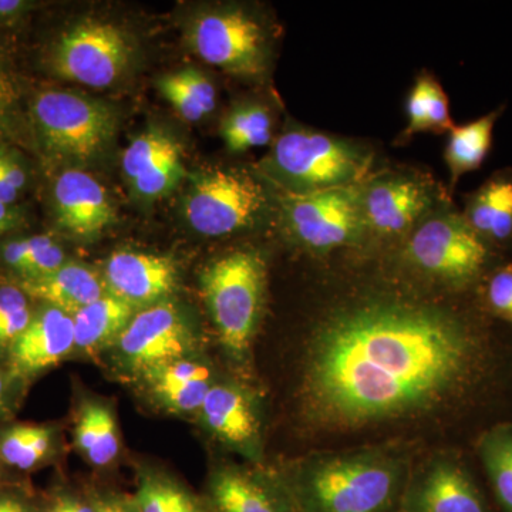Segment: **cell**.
Instances as JSON below:
<instances>
[{
  "instance_id": "cell-2",
  "label": "cell",
  "mask_w": 512,
  "mask_h": 512,
  "mask_svg": "<svg viewBox=\"0 0 512 512\" xmlns=\"http://www.w3.org/2000/svg\"><path fill=\"white\" fill-rule=\"evenodd\" d=\"M281 476L299 512H399L409 480L399 454L376 448L308 458Z\"/></svg>"
},
{
  "instance_id": "cell-36",
  "label": "cell",
  "mask_w": 512,
  "mask_h": 512,
  "mask_svg": "<svg viewBox=\"0 0 512 512\" xmlns=\"http://www.w3.org/2000/svg\"><path fill=\"white\" fill-rule=\"evenodd\" d=\"M164 490L167 512H212L205 500L167 476H164Z\"/></svg>"
},
{
  "instance_id": "cell-17",
  "label": "cell",
  "mask_w": 512,
  "mask_h": 512,
  "mask_svg": "<svg viewBox=\"0 0 512 512\" xmlns=\"http://www.w3.org/2000/svg\"><path fill=\"white\" fill-rule=\"evenodd\" d=\"M131 187L144 198L163 197L185 175L183 148L171 134L150 130L126 148L121 158Z\"/></svg>"
},
{
  "instance_id": "cell-24",
  "label": "cell",
  "mask_w": 512,
  "mask_h": 512,
  "mask_svg": "<svg viewBox=\"0 0 512 512\" xmlns=\"http://www.w3.org/2000/svg\"><path fill=\"white\" fill-rule=\"evenodd\" d=\"M74 444L93 466L113 463L120 451L119 427L113 410L96 400L83 404L74 424Z\"/></svg>"
},
{
  "instance_id": "cell-19",
  "label": "cell",
  "mask_w": 512,
  "mask_h": 512,
  "mask_svg": "<svg viewBox=\"0 0 512 512\" xmlns=\"http://www.w3.org/2000/svg\"><path fill=\"white\" fill-rule=\"evenodd\" d=\"M426 188L412 178L387 177L362 188L366 227L384 235L402 234L430 205Z\"/></svg>"
},
{
  "instance_id": "cell-20",
  "label": "cell",
  "mask_w": 512,
  "mask_h": 512,
  "mask_svg": "<svg viewBox=\"0 0 512 512\" xmlns=\"http://www.w3.org/2000/svg\"><path fill=\"white\" fill-rule=\"evenodd\" d=\"M141 377L158 406L173 414H198L214 384L210 366L192 357L154 367Z\"/></svg>"
},
{
  "instance_id": "cell-31",
  "label": "cell",
  "mask_w": 512,
  "mask_h": 512,
  "mask_svg": "<svg viewBox=\"0 0 512 512\" xmlns=\"http://www.w3.org/2000/svg\"><path fill=\"white\" fill-rule=\"evenodd\" d=\"M434 84L436 82L431 77H420L414 84L407 100V120H409L407 134L430 130L431 94H433Z\"/></svg>"
},
{
  "instance_id": "cell-18",
  "label": "cell",
  "mask_w": 512,
  "mask_h": 512,
  "mask_svg": "<svg viewBox=\"0 0 512 512\" xmlns=\"http://www.w3.org/2000/svg\"><path fill=\"white\" fill-rule=\"evenodd\" d=\"M53 197L59 224L76 237L99 235L116 218L106 188L84 171H63L57 178Z\"/></svg>"
},
{
  "instance_id": "cell-5",
  "label": "cell",
  "mask_w": 512,
  "mask_h": 512,
  "mask_svg": "<svg viewBox=\"0 0 512 512\" xmlns=\"http://www.w3.org/2000/svg\"><path fill=\"white\" fill-rule=\"evenodd\" d=\"M32 113L43 146L70 160L99 156L116 133L109 104L79 93L47 90L36 97Z\"/></svg>"
},
{
  "instance_id": "cell-35",
  "label": "cell",
  "mask_w": 512,
  "mask_h": 512,
  "mask_svg": "<svg viewBox=\"0 0 512 512\" xmlns=\"http://www.w3.org/2000/svg\"><path fill=\"white\" fill-rule=\"evenodd\" d=\"M487 298L498 315L512 322V266L495 272L488 282Z\"/></svg>"
},
{
  "instance_id": "cell-4",
  "label": "cell",
  "mask_w": 512,
  "mask_h": 512,
  "mask_svg": "<svg viewBox=\"0 0 512 512\" xmlns=\"http://www.w3.org/2000/svg\"><path fill=\"white\" fill-rule=\"evenodd\" d=\"M372 157L349 141L308 130H292L276 140L269 173L288 194H315L357 185Z\"/></svg>"
},
{
  "instance_id": "cell-37",
  "label": "cell",
  "mask_w": 512,
  "mask_h": 512,
  "mask_svg": "<svg viewBox=\"0 0 512 512\" xmlns=\"http://www.w3.org/2000/svg\"><path fill=\"white\" fill-rule=\"evenodd\" d=\"M16 99H18V89H16L15 80L0 60V124L8 116Z\"/></svg>"
},
{
  "instance_id": "cell-26",
  "label": "cell",
  "mask_w": 512,
  "mask_h": 512,
  "mask_svg": "<svg viewBox=\"0 0 512 512\" xmlns=\"http://www.w3.org/2000/svg\"><path fill=\"white\" fill-rule=\"evenodd\" d=\"M55 433L40 424H16L0 436V458L18 470H32L53 448Z\"/></svg>"
},
{
  "instance_id": "cell-10",
  "label": "cell",
  "mask_w": 512,
  "mask_h": 512,
  "mask_svg": "<svg viewBox=\"0 0 512 512\" xmlns=\"http://www.w3.org/2000/svg\"><path fill=\"white\" fill-rule=\"evenodd\" d=\"M285 212L292 234L313 251L352 244L366 227L359 185L315 194H286Z\"/></svg>"
},
{
  "instance_id": "cell-7",
  "label": "cell",
  "mask_w": 512,
  "mask_h": 512,
  "mask_svg": "<svg viewBox=\"0 0 512 512\" xmlns=\"http://www.w3.org/2000/svg\"><path fill=\"white\" fill-rule=\"evenodd\" d=\"M261 185L234 170H210L194 175L185 197L188 224L204 237H225L251 227L261 214Z\"/></svg>"
},
{
  "instance_id": "cell-1",
  "label": "cell",
  "mask_w": 512,
  "mask_h": 512,
  "mask_svg": "<svg viewBox=\"0 0 512 512\" xmlns=\"http://www.w3.org/2000/svg\"><path fill=\"white\" fill-rule=\"evenodd\" d=\"M478 345L439 305L367 296L328 313L313 330L301 397L318 429L355 431L436 413L473 377Z\"/></svg>"
},
{
  "instance_id": "cell-42",
  "label": "cell",
  "mask_w": 512,
  "mask_h": 512,
  "mask_svg": "<svg viewBox=\"0 0 512 512\" xmlns=\"http://www.w3.org/2000/svg\"><path fill=\"white\" fill-rule=\"evenodd\" d=\"M64 504H66V511L64 512H96L94 497L84 500V498L64 494Z\"/></svg>"
},
{
  "instance_id": "cell-23",
  "label": "cell",
  "mask_w": 512,
  "mask_h": 512,
  "mask_svg": "<svg viewBox=\"0 0 512 512\" xmlns=\"http://www.w3.org/2000/svg\"><path fill=\"white\" fill-rule=\"evenodd\" d=\"M466 220L484 241L512 238V178L495 177L468 202Z\"/></svg>"
},
{
  "instance_id": "cell-38",
  "label": "cell",
  "mask_w": 512,
  "mask_h": 512,
  "mask_svg": "<svg viewBox=\"0 0 512 512\" xmlns=\"http://www.w3.org/2000/svg\"><path fill=\"white\" fill-rule=\"evenodd\" d=\"M96 512H138L134 497L120 494L96 495Z\"/></svg>"
},
{
  "instance_id": "cell-8",
  "label": "cell",
  "mask_w": 512,
  "mask_h": 512,
  "mask_svg": "<svg viewBox=\"0 0 512 512\" xmlns=\"http://www.w3.org/2000/svg\"><path fill=\"white\" fill-rule=\"evenodd\" d=\"M407 255L424 274L446 284L466 285L483 271L488 249L466 217L443 214L414 231Z\"/></svg>"
},
{
  "instance_id": "cell-43",
  "label": "cell",
  "mask_w": 512,
  "mask_h": 512,
  "mask_svg": "<svg viewBox=\"0 0 512 512\" xmlns=\"http://www.w3.org/2000/svg\"><path fill=\"white\" fill-rule=\"evenodd\" d=\"M13 224H15V217H13V212L10 211V205L0 202V235L12 228Z\"/></svg>"
},
{
  "instance_id": "cell-14",
  "label": "cell",
  "mask_w": 512,
  "mask_h": 512,
  "mask_svg": "<svg viewBox=\"0 0 512 512\" xmlns=\"http://www.w3.org/2000/svg\"><path fill=\"white\" fill-rule=\"evenodd\" d=\"M106 292L138 309L168 301L178 285V269L168 256L117 251L104 265Z\"/></svg>"
},
{
  "instance_id": "cell-22",
  "label": "cell",
  "mask_w": 512,
  "mask_h": 512,
  "mask_svg": "<svg viewBox=\"0 0 512 512\" xmlns=\"http://www.w3.org/2000/svg\"><path fill=\"white\" fill-rule=\"evenodd\" d=\"M138 309L110 293L74 313V350L94 355L113 348Z\"/></svg>"
},
{
  "instance_id": "cell-32",
  "label": "cell",
  "mask_w": 512,
  "mask_h": 512,
  "mask_svg": "<svg viewBox=\"0 0 512 512\" xmlns=\"http://www.w3.org/2000/svg\"><path fill=\"white\" fill-rule=\"evenodd\" d=\"M158 89H160L161 94L170 101L171 106L177 110V113L180 114L183 119L187 121H200L202 117L207 116V114L202 111L201 107L195 103L194 99L190 96V93L181 86L180 82H178L177 77L174 76V73L167 74L163 79L158 82Z\"/></svg>"
},
{
  "instance_id": "cell-28",
  "label": "cell",
  "mask_w": 512,
  "mask_h": 512,
  "mask_svg": "<svg viewBox=\"0 0 512 512\" xmlns=\"http://www.w3.org/2000/svg\"><path fill=\"white\" fill-rule=\"evenodd\" d=\"M272 120L261 106H242L232 110L222 123L221 134L231 151L242 153L266 146L271 140Z\"/></svg>"
},
{
  "instance_id": "cell-40",
  "label": "cell",
  "mask_w": 512,
  "mask_h": 512,
  "mask_svg": "<svg viewBox=\"0 0 512 512\" xmlns=\"http://www.w3.org/2000/svg\"><path fill=\"white\" fill-rule=\"evenodd\" d=\"M0 512H39L18 494L0 493Z\"/></svg>"
},
{
  "instance_id": "cell-33",
  "label": "cell",
  "mask_w": 512,
  "mask_h": 512,
  "mask_svg": "<svg viewBox=\"0 0 512 512\" xmlns=\"http://www.w3.org/2000/svg\"><path fill=\"white\" fill-rule=\"evenodd\" d=\"M174 76L207 116L214 111L215 104H217V92H215L214 84L200 70L190 67V69L175 72Z\"/></svg>"
},
{
  "instance_id": "cell-25",
  "label": "cell",
  "mask_w": 512,
  "mask_h": 512,
  "mask_svg": "<svg viewBox=\"0 0 512 512\" xmlns=\"http://www.w3.org/2000/svg\"><path fill=\"white\" fill-rule=\"evenodd\" d=\"M501 110L491 111L487 116L464 124L454 126L446 147V163L450 170L451 184H456L464 174L478 170L493 144L494 127Z\"/></svg>"
},
{
  "instance_id": "cell-30",
  "label": "cell",
  "mask_w": 512,
  "mask_h": 512,
  "mask_svg": "<svg viewBox=\"0 0 512 512\" xmlns=\"http://www.w3.org/2000/svg\"><path fill=\"white\" fill-rule=\"evenodd\" d=\"M66 264L63 249L53 239L33 237L26 239V255L19 274L25 279L42 278Z\"/></svg>"
},
{
  "instance_id": "cell-44",
  "label": "cell",
  "mask_w": 512,
  "mask_h": 512,
  "mask_svg": "<svg viewBox=\"0 0 512 512\" xmlns=\"http://www.w3.org/2000/svg\"><path fill=\"white\" fill-rule=\"evenodd\" d=\"M6 392V377L3 376V373L0 372V406L3 403V397H5Z\"/></svg>"
},
{
  "instance_id": "cell-9",
  "label": "cell",
  "mask_w": 512,
  "mask_h": 512,
  "mask_svg": "<svg viewBox=\"0 0 512 512\" xmlns=\"http://www.w3.org/2000/svg\"><path fill=\"white\" fill-rule=\"evenodd\" d=\"M131 46L116 25L86 20L64 32L53 49L57 76L106 89L120 79L130 63Z\"/></svg>"
},
{
  "instance_id": "cell-16",
  "label": "cell",
  "mask_w": 512,
  "mask_h": 512,
  "mask_svg": "<svg viewBox=\"0 0 512 512\" xmlns=\"http://www.w3.org/2000/svg\"><path fill=\"white\" fill-rule=\"evenodd\" d=\"M399 512H487L480 493L463 467L431 461L404 487Z\"/></svg>"
},
{
  "instance_id": "cell-12",
  "label": "cell",
  "mask_w": 512,
  "mask_h": 512,
  "mask_svg": "<svg viewBox=\"0 0 512 512\" xmlns=\"http://www.w3.org/2000/svg\"><path fill=\"white\" fill-rule=\"evenodd\" d=\"M204 500L212 512H299L284 477L261 468L215 467Z\"/></svg>"
},
{
  "instance_id": "cell-27",
  "label": "cell",
  "mask_w": 512,
  "mask_h": 512,
  "mask_svg": "<svg viewBox=\"0 0 512 512\" xmlns=\"http://www.w3.org/2000/svg\"><path fill=\"white\" fill-rule=\"evenodd\" d=\"M480 456L498 503L512 512V427H498L485 434Z\"/></svg>"
},
{
  "instance_id": "cell-6",
  "label": "cell",
  "mask_w": 512,
  "mask_h": 512,
  "mask_svg": "<svg viewBox=\"0 0 512 512\" xmlns=\"http://www.w3.org/2000/svg\"><path fill=\"white\" fill-rule=\"evenodd\" d=\"M117 365L133 375L188 359L200 349V336L187 313L170 301L140 309L113 348Z\"/></svg>"
},
{
  "instance_id": "cell-34",
  "label": "cell",
  "mask_w": 512,
  "mask_h": 512,
  "mask_svg": "<svg viewBox=\"0 0 512 512\" xmlns=\"http://www.w3.org/2000/svg\"><path fill=\"white\" fill-rule=\"evenodd\" d=\"M134 501H136L138 512H167L164 476L153 471L141 473Z\"/></svg>"
},
{
  "instance_id": "cell-11",
  "label": "cell",
  "mask_w": 512,
  "mask_h": 512,
  "mask_svg": "<svg viewBox=\"0 0 512 512\" xmlns=\"http://www.w3.org/2000/svg\"><path fill=\"white\" fill-rule=\"evenodd\" d=\"M188 39L195 55L225 72L245 77L265 72L264 29L244 10L204 13L192 23Z\"/></svg>"
},
{
  "instance_id": "cell-39",
  "label": "cell",
  "mask_w": 512,
  "mask_h": 512,
  "mask_svg": "<svg viewBox=\"0 0 512 512\" xmlns=\"http://www.w3.org/2000/svg\"><path fill=\"white\" fill-rule=\"evenodd\" d=\"M0 170H2L6 180H8V183L12 185L16 191L19 192V190H22V188L25 187V171H23V168L20 167L13 158L0 154Z\"/></svg>"
},
{
  "instance_id": "cell-21",
  "label": "cell",
  "mask_w": 512,
  "mask_h": 512,
  "mask_svg": "<svg viewBox=\"0 0 512 512\" xmlns=\"http://www.w3.org/2000/svg\"><path fill=\"white\" fill-rule=\"evenodd\" d=\"M20 289L45 305L74 315L106 293L103 278L90 266L66 262L52 274L42 278L25 279Z\"/></svg>"
},
{
  "instance_id": "cell-41",
  "label": "cell",
  "mask_w": 512,
  "mask_h": 512,
  "mask_svg": "<svg viewBox=\"0 0 512 512\" xmlns=\"http://www.w3.org/2000/svg\"><path fill=\"white\" fill-rule=\"evenodd\" d=\"M26 9H29V3L22 0H0V22L18 18Z\"/></svg>"
},
{
  "instance_id": "cell-3",
  "label": "cell",
  "mask_w": 512,
  "mask_h": 512,
  "mask_svg": "<svg viewBox=\"0 0 512 512\" xmlns=\"http://www.w3.org/2000/svg\"><path fill=\"white\" fill-rule=\"evenodd\" d=\"M200 284L222 348L235 362H244L264 313V258L254 251L221 256L205 266Z\"/></svg>"
},
{
  "instance_id": "cell-15",
  "label": "cell",
  "mask_w": 512,
  "mask_h": 512,
  "mask_svg": "<svg viewBox=\"0 0 512 512\" xmlns=\"http://www.w3.org/2000/svg\"><path fill=\"white\" fill-rule=\"evenodd\" d=\"M74 352L73 315L45 305L33 313L28 328L12 343L9 372L19 379H30L59 365Z\"/></svg>"
},
{
  "instance_id": "cell-29",
  "label": "cell",
  "mask_w": 512,
  "mask_h": 512,
  "mask_svg": "<svg viewBox=\"0 0 512 512\" xmlns=\"http://www.w3.org/2000/svg\"><path fill=\"white\" fill-rule=\"evenodd\" d=\"M32 316L28 295L19 286L0 288V355L8 353L12 343L28 328Z\"/></svg>"
},
{
  "instance_id": "cell-13",
  "label": "cell",
  "mask_w": 512,
  "mask_h": 512,
  "mask_svg": "<svg viewBox=\"0 0 512 512\" xmlns=\"http://www.w3.org/2000/svg\"><path fill=\"white\" fill-rule=\"evenodd\" d=\"M198 416L215 439L252 461L262 457L261 416L254 396L237 383H214Z\"/></svg>"
}]
</instances>
